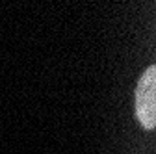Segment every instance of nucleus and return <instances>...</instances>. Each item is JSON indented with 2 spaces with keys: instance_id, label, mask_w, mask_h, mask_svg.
Instances as JSON below:
<instances>
[{
  "instance_id": "nucleus-1",
  "label": "nucleus",
  "mask_w": 156,
  "mask_h": 154,
  "mask_svg": "<svg viewBox=\"0 0 156 154\" xmlns=\"http://www.w3.org/2000/svg\"><path fill=\"white\" fill-rule=\"evenodd\" d=\"M136 115L140 123L152 130L156 124V67L151 65L136 87Z\"/></svg>"
}]
</instances>
